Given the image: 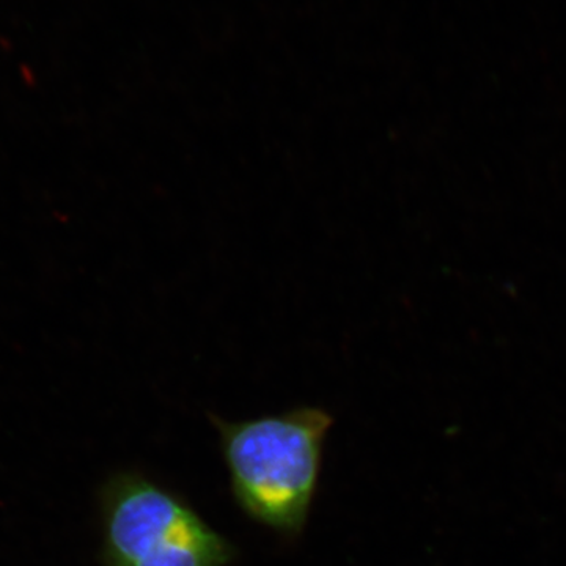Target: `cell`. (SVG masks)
I'll return each instance as SVG.
<instances>
[{
    "label": "cell",
    "instance_id": "cell-1",
    "mask_svg": "<svg viewBox=\"0 0 566 566\" xmlns=\"http://www.w3.org/2000/svg\"><path fill=\"white\" fill-rule=\"evenodd\" d=\"M210 419L219 433L234 502L255 523L297 538L318 490L333 415L304 406L243 422Z\"/></svg>",
    "mask_w": 566,
    "mask_h": 566
},
{
    "label": "cell",
    "instance_id": "cell-2",
    "mask_svg": "<svg viewBox=\"0 0 566 566\" xmlns=\"http://www.w3.org/2000/svg\"><path fill=\"white\" fill-rule=\"evenodd\" d=\"M104 566H229L238 549L180 494L137 471L99 491Z\"/></svg>",
    "mask_w": 566,
    "mask_h": 566
}]
</instances>
